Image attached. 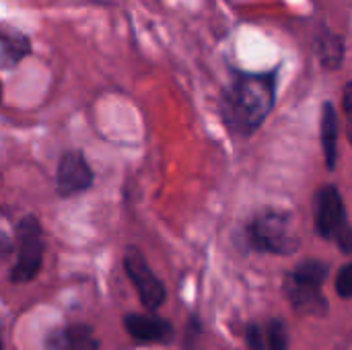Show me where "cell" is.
Wrapping results in <instances>:
<instances>
[{
	"mask_svg": "<svg viewBox=\"0 0 352 350\" xmlns=\"http://www.w3.org/2000/svg\"><path fill=\"white\" fill-rule=\"evenodd\" d=\"M336 293L342 299H351L352 297V262L338 270V274H336Z\"/></svg>",
	"mask_w": 352,
	"mask_h": 350,
	"instance_id": "cell-15",
	"label": "cell"
},
{
	"mask_svg": "<svg viewBox=\"0 0 352 350\" xmlns=\"http://www.w3.org/2000/svg\"><path fill=\"white\" fill-rule=\"evenodd\" d=\"M328 264L326 262H320V260H303L301 264H297L289 274L297 281H303V283H309V285H318L322 287L328 278Z\"/></svg>",
	"mask_w": 352,
	"mask_h": 350,
	"instance_id": "cell-13",
	"label": "cell"
},
{
	"mask_svg": "<svg viewBox=\"0 0 352 350\" xmlns=\"http://www.w3.org/2000/svg\"><path fill=\"white\" fill-rule=\"evenodd\" d=\"M320 138L326 157V165L330 171L336 169L338 163V113L332 101H324L320 113Z\"/></svg>",
	"mask_w": 352,
	"mask_h": 350,
	"instance_id": "cell-10",
	"label": "cell"
},
{
	"mask_svg": "<svg viewBox=\"0 0 352 350\" xmlns=\"http://www.w3.org/2000/svg\"><path fill=\"white\" fill-rule=\"evenodd\" d=\"M285 293L297 314L314 316V318L328 314V301L322 295V287H318V285H309V283L297 281L291 274H287L285 276Z\"/></svg>",
	"mask_w": 352,
	"mask_h": 350,
	"instance_id": "cell-9",
	"label": "cell"
},
{
	"mask_svg": "<svg viewBox=\"0 0 352 350\" xmlns=\"http://www.w3.org/2000/svg\"><path fill=\"white\" fill-rule=\"evenodd\" d=\"M101 342L89 324L52 328L43 338V350H99Z\"/></svg>",
	"mask_w": 352,
	"mask_h": 350,
	"instance_id": "cell-8",
	"label": "cell"
},
{
	"mask_svg": "<svg viewBox=\"0 0 352 350\" xmlns=\"http://www.w3.org/2000/svg\"><path fill=\"white\" fill-rule=\"evenodd\" d=\"M245 342L252 350H266V334L258 324H250L245 330Z\"/></svg>",
	"mask_w": 352,
	"mask_h": 350,
	"instance_id": "cell-16",
	"label": "cell"
},
{
	"mask_svg": "<svg viewBox=\"0 0 352 350\" xmlns=\"http://www.w3.org/2000/svg\"><path fill=\"white\" fill-rule=\"evenodd\" d=\"M124 330L136 344H171L175 330L169 320L151 314H126Z\"/></svg>",
	"mask_w": 352,
	"mask_h": 350,
	"instance_id": "cell-7",
	"label": "cell"
},
{
	"mask_svg": "<svg viewBox=\"0 0 352 350\" xmlns=\"http://www.w3.org/2000/svg\"><path fill=\"white\" fill-rule=\"evenodd\" d=\"M0 103H2V83H0Z\"/></svg>",
	"mask_w": 352,
	"mask_h": 350,
	"instance_id": "cell-19",
	"label": "cell"
},
{
	"mask_svg": "<svg viewBox=\"0 0 352 350\" xmlns=\"http://www.w3.org/2000/svg\"><path fill=\"white\" fill-rule=\"evenodd\" d=\"M0 350H2V342H0Z\"/></svg>",
	"mask_w": 352,
	"mask_h": 350,
	"instance_id": "cell-20",
	"label": "cell"
},
{
	"mask_svg": "<svg viewBox=\"0 0 352 350\" xmlns=\"http://www.w3.org/2000/svg\"><path fill=\"white\" fill-rule=\"evenodd\" d=\"M248 241L256 252L274 254V256H291L299 250V237L293 229L291 215L276 208H266L258 212L248 229Z\"/></svg>",
	"mask_w": 352,
	"mask_h": 350,
	"instance_id": "cell-2",
	"label": "cell"
},
{
	"mask_svg": "<svg viewBox=\"0 0 352 350\" xmlns=\"http://www.w3.org/2000/svg\"><path fill=\"white\" fill-rule=\"evenodd\" d=\"M314 225L320 237L334 241L344 254H352V227L346 219L340 190L336 186L328 184L316 192Z\"/></svg>",
	"mask_w": 352,
	"mask_h": 350,
	"instance_id": "cell-3",
	"label": "cell"
},
{
	"mask_svg": "<svg viewBox=\"0 0 352 350\" xmlns=\"http://www.w3.org/2000/svg\"><path fill=\"white\" fill-rule=\"evenodd\" d=\"M316 54L328 70H338L344 60V41L338 33L324 29L316 37Z\"/></svg>",
	"mask_w": 352,
	"mask_h": 350,
	"instance_id": "cell-11",
	"label": "cell"
},
{
	"mask_svg": "<svg viewBox=\"0 0 352 350\" xmlns=\"http://www.w3.org/2000/svg\"><path fill=\"white\" fill-rule=\"evenodd\" d=\"M124 270H126L128 278L132 281L142 307H146L148 311H157L165 303L167 291H165V285L151 270L146 258L142 256V252L138 248H128L126 250V254H124Z\"/></svg>",
	"mask_w": 352,
	"mask_h": 350,
	"instance_id": "cell-5",
	"label": "cell"
},
{
	"mask_svg": "<svg viewBox=\"0 0 352 350\" xmlns=\"http://www.w3.org/2000/svg\"><path fill=\"white\" fill-rule=\"evenodd\" d=\"M276 97V74H239L223 93L221 109L227 126L243 136L256 132L270 116Z\"/></svg>",
	"mask_w": 352,
	"mask_h": 350,
	"instance_id": "cell-1",
	"label": "cell"
},
{
	"mask_svg": "<svg viewBox=\"0 0 352 350\" xmlns=\"http://www.w3.org/2000/svg\"><path fill=\"white\" fill-rule=\"evenodd\" d=\"M12 250H14V243H12V239H10L6 233H2V231H0V258H6V256H10V254H12Z\"/></svg>",
	"mask_w": 352,
	"mask_h": 350,
	"instance_id": "cell-18",
	"label": "cell"
},
{
	"mask_svg": "<svg viewBox=\"0 0 352 350\" xmlns=\"http://www.w3.org/2000/svg\"><path fill=\"white\" fill-rule=\"evenodd\" d=\"M264 334H266V350H289V332L280 320H270Z\"/></svg>",
	"mask_w": 352,
	"mask_h": 350,
	"instance_id": "cell-14",
	"label": "cell"
},
{
	"mask_svg": "<svg viewBox=\"0 0 352 350\" xmlns=\"http://www.w3.org/2000/svg\"><path fill=\"white\" fill-rule=\"evenodd\" d=\"M95 182V173L80 151H66L56 171V188L60 198H72L87 192Z\"/></svg>",
	"mask_w": 352,
	"mask_h": 350,
	"instance_id": "cell-6",
	"label": "cell"
},
{
	"mask_svg": "<svg viewBox=\"0 0 352 350\" xmlns=\"http://www.w3.org/2000/svg\"><path fill=\"white\" fill-rule=\"evenodd\" d=\"M342 107H344V116H346V130H349V140L352 144V80L346 83L344 93H342Z\"/></svg>",
	"mask_w": 352,
	"mask_h": 350,
	"instance_id": "cell-17",
	"label": "cell"
},
{
	"mask_svg": "<svg viewBox=\"0 0 352 350\" xmlns=\"http://www.w3.org/2000/svg\"><path fill=\"white\" fill-rule=\"evenodd\" d=\"M31 54V41L23 33H0V66L12 68Z\"/></svg>",
	"mask_w": 352,
	"mask_h": 350,
	"instance_id": "cell-12",
	"label": "cell"
},
{
	"mask_svg": "<svg viewBox=\"0 0 352 350\" xmlns=\"http://www.w3.org/2000/svg\"><path fill=\"white\" fill-rule=\"evenodd\" d=\"M14 239H16V262L10 268L8 278L14 285H25L37 276L43 264L45 239H43V229L39 221L33 215L23 217L16 223Z\"/></svg>",
	"mask_w": 352,
	"mask_h": 350,
	"instance_id": "cell-4",
	"label": "cell"
}]
</instances>
